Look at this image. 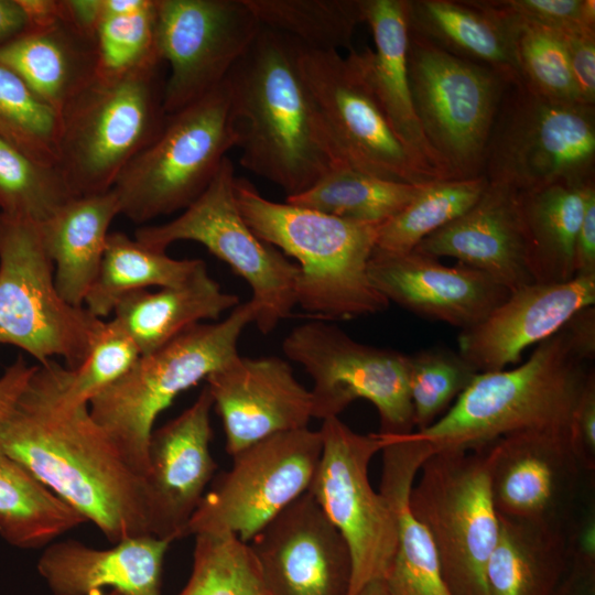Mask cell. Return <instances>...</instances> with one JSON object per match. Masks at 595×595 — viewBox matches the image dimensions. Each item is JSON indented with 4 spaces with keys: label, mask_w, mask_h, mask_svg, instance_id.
<instances>
[{
    "label": "cell",
    "mask_w": 595,
    "mask_h": 595,
    "mask_svg": "<svg viewBox=\"0 0 595 595\" xmlns=\"http://www.w3.org/2000/svg\"><path fill=\"white\" fill-rule=\"evenodd\" d=\"M375 48L349 50L394 132L435 180H454L428 142L415 113L407 67V0H363Z\"/></svg>",
    "instance_id": "obj_25"
},
{
    "label": "cell",
    "mask_w": 595,
    "mask_h": 595,
    "mask_svg": "<svg viewBox=\"0 0 595 595\" xmlns=\"http://www.w3.org/2000/svg\"><path fill=\"white\" fill-rule=\"evenodd\" d=\"M594 304L595 275L522 286L478 324L461 331L458 353L478 372L507 369L528 347L555 335L576 312Z\"/></svg>",
    "instance_id": "obj_23"
},
{
    "label": "cell",
    "mask_w": 595,
    "mask_h": 595,
    "mask_svg": "<svg viewBox=\"0 0 595 595\" xmlns=\"http://www.w3.org/2000/svg\"><path fill=\"white\" fill-rule=\"evenodd\" d=\"M269 595H348L346 541L306 491L249 542Z\"/></svg>",
    "instance_id": "obj_19"
},
{
    "label": "cell",
    "mask_w": 595,
    "mask_h": 595,
    "mask_svg": "<svg viewBox=\"0 0 595 595\" xmlns=\"http://www.w3.org/2000/svg\"><path fill=\"white\" fill-rule=\"evenodd\" d=\"M320 432L322 453L307 491L347 543L348 595H357L369 582L387 577L397 549L393 509L368 475L386 442L379 433H356L338 416L323 420Z\"/></svg>",
    "instance_id": "obj_13"
},
{
    "label": "cell",
    "mask_w": 595,
    "mask_h": 595,
    "mask_svg": "<svg viewBox=\"0 0 595 595\" xmlns=\"http://www.w3.org/2000/svg\"><path fill=\"white\" fill-rule=\"evenodd\" d=\"M235 181L234 164L226 156L207 188L178 217L140 226L134 238L161 251L180 240L206 247L249 284L258 309L255 324L268 334L296 305L299 266L248 226L236 201Z\"/></svg>",
    "instance_id": "obj_12"
},
{
    "label": "cell",
    "mask_w": 595,
    "mask_h": 595,
    "mask_svg": "<svg viewBox=\"0 0 595 595\" xmlns=\"http://www.w3.org/2000/svg\"><path fill=\"white\" fill-rule=\"evenodd\" d=\"M60 115L0 65V138L30 159L56 166Z\"/></svg>",
    "instance_id": "obj_41"
},
{
    "label": "cell",
    "mask_w": 595,
    "mask_h": 595,
    "mask_svg": "<svg viewBox=\"0 0 595 595\" xmlns=\"http://www.w3.org/2000/svg\"><path fill=\"white\" fill-rule=\"evenodd\" d=\"M85 522L0 444V536L10 545L47 547Z\"/></svg>",
    "instance_id": "obj_34"
},
{
    "label": "cell",
    "mask_w": 595,
    "mask_h": 595,
    "mask_svg": "<svg viewBox=\"0 0 595 595\" xmlns=\"http://www.w3.org/2000/svg\"><path fill=\"white\" fill-rule=\"evenodd\" d=\"M202 259H174L121 231L109 232L98 274L84 307L98 318L112 314L126 295L151 286L166 288L185 282Z\"/></svg>",
    "instance_id": "obj_35"
},
{
    "label": "cell",
    "mask_w": 595,
    "mask_h": 595,
    "mask_svg": "<svg viewBox=\"0 0 595 595\" xmlns=\"http://www.w3.org/2000/svg\"><path fill=\"white\" fill-rule=\"evenodd\" d=\"M62 21L77 33L95 40L102 0H61Z\"/></svg>",
    "instance_id": "obj_51"
},
{
    "label": "cell",
    "mask_w": 595,
    "mask_h": 595,
    "mask_svg": "<svg viewBox=\"0 0 595 595\" xmlns=\"http://www.w3.org/2000/svg\"><path fill=\"white\" fill-rule=\"evenodd\" d=\"M156 21L158 0H102L95 34L97 73L125 74L162 62Z\"/></svg>",
    "instance_id": "obj_39"
},
{
    "label": "cell",
    "mask_w": 595,
    "mask_h": 595,
    "mask_svg": "<svg viewBox=\"0 0 595 595\" xmlns=\"http://www.w3.org/2000/svg\"><path fill=\"white\" fill-rule=\"evenodd\" d=\"M28 29L26 18L17 0H0V45Z\"/></svg>",
    "instance_id": "obj_55"
},
{
    "label": "cell",
    "mask_w": 595,
    "mask_h": 595,
    "mask_svg": "<svg viewBox=\"0 0 595 595\" xmlns=\"http://www.w3.org/2000/svg\"><path fill=\"white\" fill-rule=\"evenodd\" d=\"M34 367L29 366L24 359L18 358L0 376V419L18 399Z\"/></svg>",
    "instance_id": "obj_52"
},
{
    "label": "cell",
    "mask_w": 595,
    "mask_h": 595,
    "mask_svg": "<svg viewBox=\"0 0 595 595\" xmlns=\"http://www.w3.org/2000/svg\"><path fill=\"white\" fill-rule=\"evenodd\" d=\"M232 456L269 436L309 428L313 399L282 358L236 356L206 377Z\"/></svg>",
    "instance_id": "obj_21"
},
{
    "label": "cell",
    "mask_w": 595,
    "mask_h": 595,
    "mask_svg": "<svg viewBox=\"0 0 595 595\" xmlns=\"http://www.w3.org/2000/svg\"><path fill=\"white\" fill-rule=\"evenodd\" d=\"M102 324L58 294L40 225L0 212V345L18 347L40 365L63 358L75 370Z\"/></svg>",
    "instance_id": "obj_9"
},
{
    "label": "cell",
    "mask_w": 595,
    "mask_h": 595,
    "mask_svg": "<svg viewBox=\"0 0 595 595\" xmlns=\"http://www.w3.org/2000/svg\"><path fill=\"white\" fill-rule=\"evenodd\" d=\"M567 565L564 532L498 515L485 570L489 595H552Z\"/></svg>",
    "instance_id": "obj_32"
},
{
    "label": "cell",
    "mask_w": 595,
    "mask_h": 595,
    "mask_svg": "<svg viewBox=\"0 0 595 595\" xmlns=\"http://www.w3.org/2000/svg\"><path fill=\"white\" fill-rule=\"evenodd\" d=\"M561 34L581 100L595 106V31Z\"/></svg>",
    "instance_id": "obj_48"
},
{
    "label": "cell",
    "mask_w": 595,
    "mask_h": 595,
    "mask_svg": "<svg viewBox=\"0 0 595 595\" xmlns=\"http://www.w3.org/2000/svg\"><path fill=\"white\" fill-rule=\"evenodd\" d=\"M260 29L247 0H158L156 50L169 69L165 112L223 84Z\"/></svg>",
    "instance_id": "obj_17"
},
{
    "label": "cell",
    "mask_w": 595,
    "mask_h": 595,
    "mask_svg": "<svg viewBox=\"0 0 595 595\" xmlns=\"http://www.w3.org/2000/svg\"><path fill=\"white\" fill-rule=\"evenodd\" d=\"M225 82L242 167L290 197L338 165L304 83L296 41L261 25Z\"/></svg>",
    "instance_id": "obj_2"
},
{
    "label": "cell",
    "mask_w": 595,
    "mask_h": 595,
    "mask_svg": "<svg viewBox=\"0 0 595 595\" xmlns=\"http://www.w3.org/2000/svg\"><path fill=\"white\" fill-rule=\"evenodd\" d=\"M171 540L144 534L108 549L67 539L45 547L36 569L53 595H162L161 577Z\"/></svg>",
    "instance_id": "obj_26"
},
{
    "label": "cell",
    "mask_w": 595,
    "mask_h": 595,
    "mask_svg": "<svg viewBox=\"0 0 595 595\" xmlns=\"http://www.w3.org/2000/svg\"><path fill=\"white\" fill-rule=\"evenodd\" d=\"M193 567L177 595H269L247 542L231 533H198Z\"/></svg>",
    "instance_id": "obj_40"
},
{
    "label": "cell",
    "mask_w": 595,
    "mask_h": 595,
    "mask_svg": "<svg viewBox=\"0 0 595 595\" xmlns=\"http://www.w3.org/2000/svg\"><path fill=\"white\" fill-rule=\"evenodd\" d=\"M282 350L313 380V418L338 416L351 402L365 399L378 411V433L404 435L414 431L409 355L361 344L321 321L294 327Z\"/></svg>",
    "instance_id": "obj_14"
},
{
    "label": "cell",
    "mask_w": 595,
    "mask_h": 595,
    "mask_svg": "<svg viewBox=\"0 0 595 595\" xmlns=\"http://www.w3.org/2000/svg\"><path fill=\"white\" fill-rule=\"evenodd\" d=\"M552 595H595V564L569 562Z\"/></svg>",
    "instance_id": "obj_53"
},
{
    "label": "cell",
    "mask_w": 595,
    "mask_h": 595,
    "mask_svg": "<svg viewBox=\"0 0 595 595\" xmlns=\"http://www.w3.org/2000/svg\"><path fill=\"white\" fill-rule=\"evenodd\" d=\"M506 19L512 29L521 82L538 95L552 101L583 104L562 34L542 26Z\"/></svg>",
    "instance_id": "obj_43"
},
{
    "label": "cell",
    "mask_w": 595,
    "mask_h": 595,
    "mask_svg": "<svg viewBox=\"0 0 595 595\" xmlns=\"http://www.w3.org/2000/svg\"><path fill=\"white\" fill-rule=\"evenodd\" d=\"M407 67L423 133L454 180L483 175L508 75L448 54L412 33Z\"/></svg>",
    "instance_id": "obj_11"
},
{
    "label": "cell",
    "mask_w": 595,
    "mask_h": 595,
    "mask_svg": "<svg viewBox=\"0 0 595 595\" xmlns=\"http://www.w3.org/2000/svg\"><path fill=\"white\" fill-rule=\"evenodd\" d=\"M65 366L36 365L0 419V444L112 544L151 534L144 480L89 412L61 400Z\"/></svg>",
    "instance_id": "obj_1"
},
{
    "label": "cell",
    "mask_w": 595,
    "mask_h": 595,
    "mask_svg": "<svg viewBox=\"0 0 595 595\" xmlns=\"http://www.w3.org/2000/svg\"><path fill=\"white\" fill-rule=\"evenodd\" d=\"M593 186L595 181L555 183L519 192L534 283H559L575 277V241Z\"/></svg>",
    "instance_id": "obj_33"
},
{
    "label": "cell",
    "mask_w": 595,
    "mask_h": 595,
    "mask_svg": "<svg viewBox=\"0 0 595 595\" xmlns=\"http://www.w3.org/2000/svg\"><path fill=\"white\" fill-rule=\"evenodd\" d=\"M322 453V434L309 428L269 436L232 455L191 518L185 537L231 533L249 542L307 491Z\"/></svg>",
    "instance_id": "obj_15"
},
{
    "label": "cell",
    "mask_w": 595,
    "mask_h": 595,
    "mask_svg": "<svg viewBox=\"0 0 595 595\" xmlns=\"http://www.w3.org/2000/svg\"><path fill=\"white\" fill-rule=\"evenodd\" d=\"M239 304L208 274L203 262L183 283L158 291L141 290L122 298L113 317L129 334L141 355L160 348L204 320H217Z\"/></svg>",
    "instance_id": "obj_31"
},
{
    "label": "cell",
    "mask_w": 595,
    "mask_h": 595,
    "mask_svg": "<svg viewBox=\"0 0 595 595\" xmlns=\"http://www.w3.org/2000/svg\"><path fill=\"white\" fill-rule=\"evenodd\" d=\"M569 440L584 470H595V372L588 376L584 390L575 405Z\"/></svg>",
    "instance_id": "obj_47"
},
{
    "label": "cell",
    "mask_w": 595,
    "mask_h": 595,
    "mask_svg": "<svg viewBox=\"0 0 595 595\" xmlns=\"http://www.w3.org/2000/svg\"><path fill=\"white\" fill-rule=\"evenodd\" d=\"M409 496L426 528L451 595H489L485 570L498 531L484 448L433 452Z\"/></svg>",
    "instance_id": "obj_10"
},
{
    "label": "cell",
    "mask_w": 595,
    "mask_h": 595,
    "mask_svg": "<svg viewBox=\"0 0 595 595\" xmlns=\"http://www.w3.org/2000/svg\"><path fill=\"white\" fill-rule=\"evenodd\" d=\"M73 197L56 166L37 163L0 138V212L42 224Z\"/></svg>",
    "instance_id": "obj_42"
},
{
    "label": "cell",
    "mask_w": 595,
    "mask_h": 595,
    "mask_svg": "<svg viewBox=\"0 0 595 595\" xmlns=\"http://www.w3.org/2000/svg\"><path fill=\"white\" fill-rule=\"evenodd\" d=\"M212 408L205 386L191 407L151 433L143 480L152 536L172 542L184 538L215 475Z\"/></svg>",
    "instance_id": "obj_20"
},
{
    "label": "cell",
    "mask_w": 595,
    "mask_h": 595,
    "mask_svg": "<svg viewBox=\"0 0 595 595\" xmlns=\"http://www.w3.org/2000/svg\"><path fill=\"white\" fill-rule=\"evenodd\" d=\"M140 356L132 338L115 318L104 321L85 361L75 370L65 369L62 402L67 407L88 404L125 376Z\"/></svg>",
    "instance_id": "obj_45"
},
{
    "label": "cell",
    "mask_w": 595,
    "mask_h": 595,
    "mask_svg": "<svg viewBox=\"0 0 595 595\" xmlns=\"http://www.w3.org/2000/svg\"><path fill=\"white\" fill-rule=\"evenodd\" d=\"M508 19L559 33L595 31L594 0H482Z\"/></svg>",
    "instance_id": "obj_46"
},
{
    "label": "cell",
    "mask_w": 595,
    "mask_h": 595,
    "mask_svg": "<svg viewBox=\"0 0 595 595\" xmlns=\"http://www.w3.org/2000/svg\"><path fill=\"white\" fill-rule=\"evenodd\" d=\"M0 65L61 115L97 74L95 40L63 21L26 30L0 45Z\"/></svg>",
    "instance_id": "obj_28"
},
{
    "label": "cell",
    "mask_w": 595,
    "mask_h": 595,
    "mask_svg": "<svg viewBox=\"0 0 595 595\" xmlns=\"http://www.w3.org/2000/svg\"><path fill=\"white\" fill-rule=\"evenodd\" d=\"M120 215L113 190L73 197L46 221L39 224L46 252L54 264L61 298L83 307L104 257L109 227Z\"/></svg>",
    "instance_id": "obj_29"
},
{
    "label": "cell",
    "mask_w": 595,
    "mask_h": 595,
    "mask_svg": "<svg viewBox=\"0 0 595 595\" xmlns=\"http://www.w3.org/2000/svg\"><path fill=\"white\" fill-rule=\"evenodd\" d=\"M235 194L252 231L298 260L296 305L326 320H349L388 307L389 301L368 277L380 224L272 202L240 177H236Z\"/></svg>",
    "instance_id": "obj_3"
},
{
    "label": "cell",
    "mask_w": 595,
    "mask_h": 595,
    "mask_svg": "<svg viewBox=\"0 0 595 595\" xmlns=\"http://www.w3.org/2000/svg\"><path fill=\"white\" fill-rule=\"evenodd\" d=\"M487 184L486 176L479 175L423 185L400 212L380 224L375 249L387 253L412 251L424 238L467 212Z\"/></svg>",
    "instance_id": "obj_37"
},
{
    "label": "cell",
    "mask_w": 595,
    "mask_h": 595,
    "mask_svg": "<svg viewBox=\"0 0 595 595\" xmlns=\"http://www.w3.org/2000/svg\"><path fill=\"white\" fill-rule=\"evenodd\" d=\"M380 435L386 442L380 493L390 502L397 521V549L385 581L392 595H451L431 536L409 506L418 472L433 452L414 432Z\"/></svg>",
    "instance_id": "obj_27"
},
{
    "label": "cell",
    "mask_w": 595,
    "mask_h": 595,
    "mask_svg": "<svg viewBox=\"0 0 595 595\" xmlns=\"http://www.w3.org/2000/svg\"><path fill=\"white\" fill-rule=\"evenodd\" d=\"M299 62L338 164L387 181H437L399 139L348 54L299 44Z\"/></svg>",
    "instance_id": "obj_16"
},
{
    "label": "cell",
    "mask_w": 595,
    "mask_h": 595,
    "mask_svg": "<svg viewBox=\"0 0 595 595\" xmlns=\"http://www.w3.org/2000/svg\"><path fill=\"white\" fill-rule=\"evenodd\" d=\"M239 141L224 80L199 100L167 115L160 133L123 170L112 187L120 215L144 224L184 210L207 188Z\"/></svg>",
    "instance_id": "obj_7"
},
{
    "label": "cell",
    "mask_w": 595,
    "mask_h": 595,
    "mask_svg": "<svg viewBox=\"0 0 595 595\" xmlns=\"http://www.w3.org/2000/svg\"><path fill=\"white\" fill-rule=\"evenodd\" d=\"M372 285L403 309L459 327L483 321L510 292L486 273L415 250L387 253L374 250L368 263Z\"/></svg>",
    "instance_id": "obj_22"
},
{
    "label": "cell",
    "mask_w": 595,
    "mask_h": 595,
    "mask_svg": "<svg viewBox=\"0 0 595 595\" xmlns=\"http://www.w3.org/2000/svg\"><path fill=\"white\" fill-rule=\"evenodd\" d=\"M595 106L547 99L522 82L509 85L486 149L483 175L528 192L593 182Z\"/></svg>",
    "instance_id": "obj_8"
},
{
    "label": "cell",
    "mask_w": 595,
    "mask_h": 595,
    "mask_svg": "<svg viewBox=\"0 0 595 595\" xmlns=\"http://www.w3.org/2000/svg\"><path fill=\"white\" fill-rule=\"evenodd\" d=\"M592 370L573 355L560 329L520 366L478 372L442 418L413 432L432 452L480 450L519 432L569 433Z\"/></svg>",
    "instance_id": "obj_4"
},
{
    "label": "cell",
    "mask_w": 595,
    "mask_h": 595,
    "mask_svg": "<svg viewBox=\"0 0 595 595\" xmlns=\"http://www.w3.org/2000/svg\"><path fill=\"white\" fill-rule=\"evenodd\" d=\"M105 595H126V594L120 593L118 591H110L109 593H106Z\"/></svg>",
    "instance_id": "obj_57"
},
{
    "label": "cell",
    "mask_w": 595,
    "mask_h": 595,
    "mask_svg": "<svg viewBox=\"0 0 595 595\" xmlns=\"http://www.w3.org/2000/svg\"><path fill=\"white\" fill-rule=\"evenodd\" d=\"M407 22L442 51L521 82L511 24L480 0H407Z\"/></svg>",
    "instance_id": "obj_30"
},
{
    "label": "cell",
    "mask_w": 595,
    "mask_h": 595,
    "mask_svg": "<svg viewBox=\"0 0 595 595\" xmlns=\"http://www.w3.org/2000/svg\"><path fill=\"white\" fill-rule=\"evenodd\" d=\"M261 25L317 51L351 50L363 0H247Z\"/></svg>",
    "instance_id": "obj_38"
},
{
    "label": "cell",
    "mask_w": 595,
    "mask_h": 595,
    "mask_svg": "<svg viewBox=\"0 0 595 595\" xmlns=\"http://www.w3.org/2000/svg\"><path fill=\"white\" fill-rule=\"evenodd\" d=\"M498 515L564 532L594 473L583 469L562 432H519L484 447Z\"/></svg>",
    "instance_id": "obj_18"
},
{
    "label": "cell",
    "mask_w": 595,
    "mask_h": 595,
    "mask_svg": "<svg viewBox=\"0 0 595 595\" xmlns=\"http://www.w3.org/2000/svg\"><path fill=\"white\" fill-rule=\"evenodd\" d=\"M478 371L457 351L434 347L409 356V388L414 431L435 423Z\"/></svg>",
    "instance_id": "obj_44"
},
{
    "label": "cell",
    "mask_w": 595,
    "mask_h": 595,
    "mask_svg": "<svg viewBox=\"0 0 595 595\" xmlns=\"http://www.w3.org/2000/svg\"><path fill=\"white\" fill-rule=\"evenodd\" d=\"M257 313L249 300L218 323L186 328L141 355L125 376L88 403L91 416L139 475L144 477L148 469V445L158 416L180 393L238 356V339Z\"/></svg>",
    "instance_id": "obj_6"
},
{
    "label": "cell",
    "mask_w": 595,
    "mask_h": 595,
    "mask_svg": "<svg viewBox=\"0 0 595 595\" xmlns=\"http://www.w3.org/2000/svg\"><path fill=\"white\" fill-rule=\"evenodd\" d=\"M413 250L477 269L513 292L534 283L528 241L515 187L489 182L462 216L424 238Z\"/></svg>",
    "instance_id": "obj_24"
},
{
    "label": "cell",
    "mask_w": 595,
    "mask_h": 595,
    "mask_svg": "<svg viewBox=\"0 0 595 595\" xmlns=\"http://www.w3.org/2000/svg\"><path fill=\"white\" fill-rule=\"evenodd\" d=\"M570 350L587 363L595 357V306L576 312L561 328Z\"/></svg>",
    "instance_id": "obj_50"
},
{
    "label": "cell",
    "mask_w": 595,
    "mask_h": 595,
    "mask_svg": "<svg viewBox=\"0 0 595 595\" xmlns=\"http://www.w3.org/2000/svg\"><path fill=\"white\" fill-rule=\"evenodd\" d=\"M23 11L26 30L45 29L62 21L61 0H17Z\"/></svg>",
    "instance_id": "obj_54"
},
{
    "label": "cell",
    "mask_w": 595,
    "mask_h": 595,
    "mask_svg": "<svg viewBox=\"0 0 595 595\" xmlns=\"http://www.w3.org/2000/svg\"><path fill=\"white\" fill-rule=\"evenodd\" d=\"M164 66L156 62L125 74L97 73L61 112L56 167L75 197L112 190L160 133L167 118Z\"/></svg>",
    "instance_id": "obj_5"
},
{
    "label": "cell",
    "mask_w": 595,
    "mask_h": 595,
    "mask_svg": "<svg viewBox=\"0 0 595 595\" xmlns=\"http://www.w3.org/2000/svg\"><path fill=\"white\" fill-rule=\"evenodd\" d=\"M357 595H392L385 580H375L366 584Z\"/></svg>",
    "instance_id": "obj_56"
},
{
    "label": "cell",
    "mask_w": 595,
    "mask_h": 595,
    "mask_svg": "<svg viewBox=\"0 0 595 595\" xmlns=\"http://www.w3.org/2000/svg\"><path fill=\"white\" fill-rule=\"evenodd\" d=\"M425 184H408L338 164L285 203L343 219L382 224L400 212Z\"/></svg>",
    "instance_id": "obj_36"
},
{
    "label": "cell",
    "mask_w": 595,
    "mask_h": 595,
    "mask_svg": "<svg viewBox=\"0 0 595 595\" xmlns=\"http://www.w3.org/2000/svg\"><path fill=\"white\" fill-rule=\"evenodd\" d=\"M575 275H595V186L587 193L574 248Z\"/></svg>",
    "instance_id": "obj_49"
}]
</instances>
